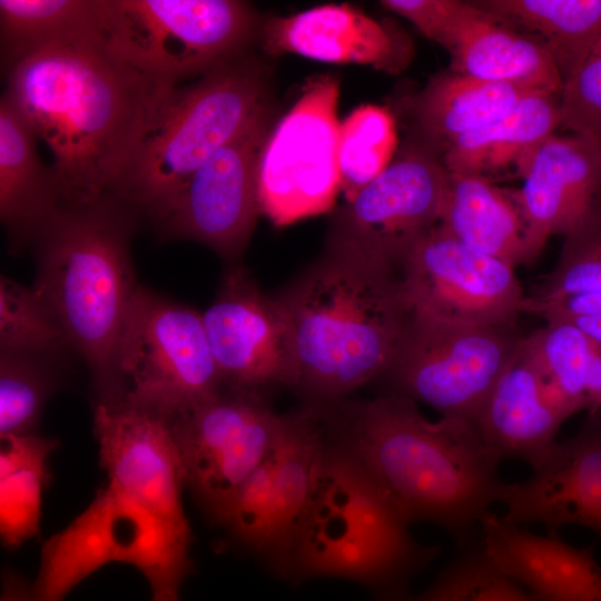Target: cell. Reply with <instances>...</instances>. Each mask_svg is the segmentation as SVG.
Returning a JSON list of instances; mask_svg holds the SVG:
<instances>
[{
    "label": "cell",
    "mask_w": 601,
    "mask_h": 601,
    "mask_svg": "<svg viewBox=\"0 0 601 601\" xmlns=\"http://www.w3.org/2000/svg\"><path fill=\"white\" fill-rule=\"evenodd\" d=\"M176 87L121 60L100 36L20 62L4 95L49 148L62 205L80 206L111 196Z\"/></svg>",
    "instance_id": "6da1fadb"
},
{
    "label": "cell",
    "mask_w": 601,
    "mask_h": 601,
    "mask_svg": "<svg viewBox=\"0 0 601 601\" xmlns=\"http://www.w3.org/2000/svg\"><path fill=\"white\" fill-rule=\"evenodd\" d=\"M339 415L334 442L366 470L408 524L440 525L460 546L474 539L503 482L501 462L471 421H428L415 401L391 393L343 405Z\"/></svg>",
    "instance_id": "7a4b0ae2"
},
{
    "label": "cell",
    "mask_w": 601,
    "mask_h": 601,
    "mask_svg": "<svg viewBox=\"0 0 601 601\" xmlns=\"http://www.w3.org/2000/svg\"><path fill=\"white\" fill-rule=\"evenodd\" d=\"M294 385L334 403L385 374L411 312L398 272L328 253L280 297Z\"/></svg>",
    "instance_id": "3957f363"
},
{
    "label": "cell",
    "mask_w": 601,
    "mask_h": 601,
    "mask_svg": "<svg viewBox=\"0 0 601 601\" xmlns=\"http://www.w3.org/2000/svg\"><path fill=\"white\" fill-rule=\"evenodd\" d=\"M134 211L112 196L61 205L36 234L33 289L85 357L104 393L115 394V353L137 286L129 255Z\"/></svg>",
    "instance_id": "277c9868"
},
{
    "label": "cell",
    "mask_w": 601,
    "mask_h": 601,
    "mask_svg": "<svg viewBox=\"0 0 601 601\" xmlns=\"http://www.w3.org/2000/svg\"><path fill=\"white\" fill-rule=\"evenodd\" d=\"M439 551L414 540L366 470L325 431L293 538L288 578L339 577L396 588Z\"/></svg>",
    "instance_id": "5b68a950"
},
{
    "label": "cell",
    "mask_w": 601,
    "mask_h": 601,
    "mask_svg": "<svg viewBox=\"0 0 601 601\" xmlns=\"http://www.w3.org/2000/svg\"><path fill=\"white\" fill-rule=\"evenodd\" d=\"M260 69L236 56L177 86L147 129L111 196L158 223L193 174L266 112Z\"/></svg>",
    "instance_id": "8992f818"
},
{
    "label": "cell",
    "mask_w": 601,
    "mask_h": 601,
    "mask_svg": "<svg viewBox=\"0 0 601 601\" xmlns=\"http://www.w3.org/2000/svg\"><path fill=\"white\" fill-rule=\"evenodd\" d=\"M115 394L168 421L215 397L223 384L203 316L136 287L115 353Z\"/></svg>",
    "instance_id": "52a82bcc"
},
{
    "label": "cell",
    "mask_w": 601,
    "mask_h": 601,
    "mask_svg": "<svg viewBox=\"0 0 601 601\" xmlns=\"http://www.w3.org/2000/svg\"><path fill=\"white\" fill-rule=\"evenodd\" d=\"M104 40L121 60L178 86L239 56L255 30L236 0H100Z\"/></svg>",
    "instance_id": "ba28073f"
},
{
    "label": "cell",
    "mask_w": 601,
    "mask_h": 601,
    "mask_svg": "<svg viewBox=\"0 0 601 601\" xmlns=\"http://www.w3.org/2000/svg\"><path fill=\"white\" fill-rule=\"evenodd\" d=\"M522 337L515 325H464L411 314L385 372L391 394L472 421Z\"/></svg>",
    "instance_id": "9c48e42d"
},
{
    "label": "cell",
    "mask_w": 601,
    "mask_h": 601,
    "mask_svg": "<svg viewBox=\"0 0 601 601\" xmlns=\"http://www.w3.org/2000/svg\"><path fill=\"white\" fill-rule=\"evenodd\" d=\"M339 82L311 78L265 144L258 201L274 225L285 226L329 211L341 191L338 167Z\"/></svg>",
    "instance_id": "30bf717a"
},
{
    "label": "cell",
    "mask_w": 601,
    "mask_h": 601,
    "mask_svg": "<svg viewBox=\"0 0 601 601\" xmlns=\"http://www.w3.org/2000/svg\"><path fill=\"white\" fill-rule=\"evenodd\" d=\"M449 173L425 144L403 147L339 211L328 253L397 270L407 248L439 224Z\"/></svg>",
    "instance_id": "8fae6325"
},
{
    "label": "cell",
    "mask_w": 601,
    "mask_h": 601,
    "mask_svg": "<svg viewBox=\"0 0 601 601\" xmlns=\"http://www.w3.org/2000/svg\"><path fill=\"white\" fill-rule=\"evenodd\" d=\"M514 269L437 224L404 253L398 277L411 314L454 324L514 326L526 296Z\"/></svg>",
    "instance_id": "7c38bea8"
},
{
    "label": "cell",
    "mask_w": 601,
    "mask_h": 601,
    "mask_svg": "<svg viewBox=\"0 0 601 601\" xmlns=\"http://www.w3.org/2000/svg\"><path fill=\"white\" fill-rule=\"evenodd\" d=\"M324 441L317 406L286 415L276 444L217 520L282 578H288L293 538Z\"/></svg>",
    "instance_id": "4fadbf2b"
},
{
    "label": "cell",
    "mask_w": 601,
    "mask_h": 601,
    "mask_svg": "<svg viewBox=\"0 0 601 601\" xmlns=\"http://www.w3.org/2000/svg\"><path fill=\"white\" fill-rule=\"evenodd\" d=\"M285 420L257 392L231 390L169 421L186 484L215 522L274 447Z\"/></svg>",
    "instance_id": "5bb4252c"
},
{
    "label": "cell",
    "mask_w": 601,
    "mask_h": 601,
    "mask_svg": "<svg viewBox=\"0 0 601 601\" xmlns=\"http://www.w3.org/2000/svg\"><path fill=\"white\" fill-rule=\"evenodd\" d=\"M268 136L266 111L213 154L159 221L162 234L196 240L228 258L239 256L260 213L258 174Z\"/></svg>",
    "instance_id": "9a60e30c"
},
{
    "label": "cell",
    "mask_w": 601,
    "mask_h": 601,
    "mask_svg": "<svg viewBox=\"0 0 601 601\" xmlns=\"http://www.w3.org/2000/svg\"><path fill=\"white\" fill-rule=\"evenodd\" d=\"M223 384L257 392L294 385L288 324L282 303L264 294L249 274L231 268L201 315Z\"/></svg>",
    "instance_id": "2e32d148"
},
{
    "label": "cell",
    "mask_w": 601,
    "mask_h": 601,
    "mask_svg": "<svg viewBox=\"0 0 601 601\" xmlns=\"http://www.w3.org/2000/svg\"><path fill=\"white\" fill-rule=\"evenodd\" d=\"M523 185L509 191L525 227L528 264L554 235L564 238L601 221V138L551 135L518 173Z\"/></svg>",
    "instance_id": "e0dca14e"
},
{
    "label": "cell",
    "mask_w": 601,
    "mask_h": 601,
    "mask_svg": "<svg viewBox=\"0 0 601 601\" xmlns=\"http://www.w3.org/2000/svg\"><path fill=\"white\" fill-rule=\"evenodd\" d=\"M93 430L109 483L190 530L181 500L185 472L170 422L122 402L101 401L95 408Z\"/></svg>",
    "instance_id": "ac0fdd59"
},
{
    "label": "cell",
    "mask_w": 601,
    "mask_h": 601,
    "mask_svg": "<svg viewBox=\"0 0 601 601\" xmlns=\"http://www.w3.org/2000/svg\"><path fill=\"white\" fill-rule=\"evenodd\" d=\"M532 470L523 481L503 482L497 499L505 509L502 520L541 524L548 534L583 526L601 536V412L588 415Z\"/></svg>",
    "instance_id": "d6986e66"
},
{
    "label": "cell",
    "mask_w": 601,
    "mask_h": 601,
    "mask_svg": "<svg viewBox=\"0 0 601 601\" xmlns=\"http://www.w3.org/2000/svg\"><path fill=\"white\" fill-rule=\"evenodd\" d=\"M263 47L270 55L367 65L388 73L401 72L412 58L410 39L347 3L270 19L263 30Z\"/></svg>",
    "instance_id": "ffe728a7"
},
{
    "label": "cell",
    "mask_w": 601,
    "mask_h": 601,
    "mask_svg": "<svg viewBox=\"0 0 601 601\" xmlns=\"http://www.w3.org/2000/svg\"><path fill=\"white\" fill-rule=\"evenodd\" d=\"M569 417L542 381L522 337L471 422L497 461L518 459L534 467L555 446L556 434Z\"/></svg>",
    "instance_id": "44dd1931"
},
{
    "label": "cell",
    "mask_w": 601,
    "mask_h": 601,
    "mask_svg": "<svg viewBox=\"0 0 601 601\" xmlns=\"http://www.w3.org/2000/svg\"><path fill=\"white\" fill-rule=\"evenodd\" d=\"M479 529L487 558L542 601H601V565L593 546L535 534L492 512Z\"/></svg>",
    "instance_id": "7402d4cb"
},
{
    "label": "cell",
    "mask_w": 601,
    "mask_h": 601,
    "mask_svg": "<svg viewBox=\"0 0 601 601\" xmlns=\"http://www.w3.org/2000/svg\"><path fill=\"white\" fill-rule=\"evenodd\" d=\"M115 562L134 565L147 580L151 601H180L191 573V530L179 528L108 483Z\"/></svg>",
    "instance_id": "603a6c76"
},
{
    "label": "cell",
    "mask_w": 601,
    "mask_h": 601,
    "mask_svg": "<svg viewBox=\"0 0 601 601\" xmlns=\"http://www.w3.org/2000/svg\"><path fill=\"white\" fill-rule=\"evenodd\" d=\"M449 53L453 72L561 96L564 80L546 46L487 11L464 29Z\"/></svg>",
    "instance_id": "cb8c5ba5"
},
{
    "label": "cell",
    "mask_w": 601,
    "mask_h": 601,
    "mask_svg": "<svg viewBox=\"0 0 601 601\" xmlns=\"http://www.w3.org/2000/svg\"><path fill=\"white\" fill-rule=\"evenodd\" d=\"M38 139L9 98L0 100V217L13 234H37L62 205L51 165L37 149Z\"/></svg>",
    "instance_id": "d4e9b609"
},
{
    "label": "cell",
    "mask_w": 601,
    "mask_h": 601,
    "mask_svg": "<svg viewBox=\"0 0 601 601\" xmlns=\"http://www.w3.org/2000/svg\"><path fill=\"white\" fill-rule=\"evenodd\" d=\"M538 92L546 91L450 70L433 77L415 96L413 112L424 144L441 155L460 136L500 119Z\"/></svg>",
    "instance_id": "484cf974"
},
{
    "label": "cell",
    "mask_w": 601,
    "mask_h": 601,
    "mask_svg": "<svg viewBox=\"0 0 601 601\" xmlns=\"http://www.w3.org/2000/svg\"><path fill=\"white\" fill-rule=\"evenodd\" d=\"M559 126L560 96L533 93L500 119L456 138L440 157L449 173L486 177L514 166L518 174L533 150Z\"/></svg>",
    "instance_id": "4316f807"
},
{
    "label": "cell",
    "mask_w": 601,
    "mask_h": 601,
    "mask_svg": "<svg viewBox=\"0 0 601 601\" xmlns=\"http://www.w3.org/2000/svg\"><path fill=\"white\" fill-rule=\"evenodd\" d=\"M439 224L480 253L514 268L528 265L521 211L509 190L489 177L449 173Z\"/></svg>",
    "instance_id": "83f0119b"
},
{
    "label": "cell",
    "mask_w": 601,
    "mask_h": 601,
    "mask_svg": "<svg viewBox=\"0 0 601 601\" xmlns=\"http://www.w3.org/2000/svg\"><path fill=\"white\" fill-rule=\"evenodd\" d=\"M100 36V0H0V58L6 75L39 52Z\"/></svg>",
    "instance_id": "f1b7e54d"
},
{
    "label": "cell",
    "mask_w": 601,
    "mask_h": 601,
    "mask_svg": "<svg viewBox=\"0 0 601 601\" xmlns=\"http://www.w3.org/2000/svg\"><path fill=\"white\" fill-rule=\"evenodd\" d=\"M108 487L62 531L42 545L40 566L30 584L35 601H62L87 577L115 562Z\"/></svg>",
    "instance_id": "f546056e"
},
{
    "label": "cell",
    "mask_w": 601,
    "mask_h": 601,
    "mask_svg": "<svg viewBox=\"0 0 601 601\" xmlns=\"http://www.w3.org/2000/svg\"><path fill=\"white\" fill-rule=\"evenodd\" d=\"M0 439V536L6 548L17 549L39 533L47 461L59 443L35 433Z\"/></svg>",
    "instance_id": "4dcf8cb0"
},
{
    "label": "cell",
    "mask_w": 601,
    "mask_h": 601,
    "mask_svg": "<svg viewBox=\"0 0 601 601\" xmlns=\"http://www.w3.org/2000/svg\"><path fill=\"white\" fill-rule=\"evenodd\" d=\"M473 2L508 24L533 31L552 53L563 80L601 37V0Z\"/></svg>",
    "instance_id": "1f68e13d"
},
{
    "label": "cell",
    "mask_w": 601,
    "mask_h": 601,
    "mask_svg": "<svg viewBox=\"0 0 601 601\" xmlns=\"http://www.w3.org/2000/svg\"><path fill=\"white\" fill-rule=\"evenodd\" d=\"M397 135L391 112L375 105L353 110L339 126L341 191L352 201L391 164Z\"/></svg>",
    "instance_id": "d6a6232c"
},
{
    "label": "cell",
    "mask_w": 601,
    "mask_h": 601,
    "mask_svg": "<svg viewBox=\"0 0 601 601\" xmlns=\"http://www.w3.org/2000/svg\"><path fill=\"white\" fill-rule=\"evenodd\" d=\"M523 344L550 393L572 416L587 412L585 382L591 344L575 327L546 322Z\"/></svg>",
    "instance_id": "836d02e7"
},
{
    "label": "cell",
    "mask_w": 601,
    "mask_h": 601,
    "mask_svg": "<svg viewBox=\"0 0 601 601\" xmlns=\"http://www.w3.org/2000/svg\"><path fill=\"white\" fill-rule=\"evenodd\" d=\"M461 548L426 590L405 601H542L487 558L480 536Z\"/></svg>",
    "instance_id": "e575fe53"
},
{
    "label": "cell",
    "mask_w": 601,
    "mask_h": 601,
    "mask_svg": "<svg viewBox=\"0 0 601 601\" xmlns=\"http://www.w3.org/2000/svg\"><path fill=\"white\" fill-rule=\"evenodd\" d=\"M68 338L55 314L36 293L0 278L1 352L39 355L59 351Z\"/></svg>",
    "instance_id": "d590c367"
},
{
    "label": "cell",
    "mask_w": 601,
    "mask_h": 601,
    "mask_svg": "<svg viewBox=\"0 0 601 601\" xmlns=\"http://www.w3.org/2000/svg\"><path fill=\"white\" fill-rule=\"evenodd\" d=\"M33 355L1 352L0 437L33 433L52 390L51 381Z\"/></svg>",
    "instance_id": "8d00e7d4"
},
{
    "label": "cell",
    "mask_w": 601,
    "mask_h": 601,
    "mask_svg": "<svg viewBox=\"0 0 601 601\" xmlns=\"http://www.w3.org/2000/svg\"><path fill=\"white\" fill-rule=\"evenodd\" d=\"M601 292V221L564 238L555 267L525 296L546 302Z\"/></svg>",
    "instance_id": "74e56055"
},
{
    "label": "cell",
    "mask_w": 601,
    "mask_h": 601,
    "mask_svg": "<svg viewBox=\"0 0 601 601\" xmlns=\"http://www.w3.org/2000/svg\"><path fill=\"white\" fill-rule=\"evenodd\" d=\"M561 127L601 138V37L564 80Z\"/></svg>",
    "instance_id": "f35d334b"
},
{
    "label": "cell",
    "mask_w": 601,
    "mask_h": 601,
    "mask_svg": "<svg viewBox=\"0 0 601 601\" xmlns=\"http://www.w3.org/2000/svg\"><path fill=\"white\" fill-rule=\"evenodd\" d=\"M380 3L412 22L447 52L454 48L464 29L484 12L473 1L383 0Z\"/></svg>",
    "instance_id": "ab89813d"
},
{
    "label": "cell",
    "mask_w": 601,
    "mask_h": 601,
    "mask_svg": "<svg viewBox=\"0 0 601 601\" xmlns=\"http://www.w3.org/2000/svg\"><path fill=\"white\" fill-rule=\"evenodd\" d=\"M523 312L538 315L545 322L572 314H601V292L572 295L546 302L524 299Z\"/></svg>",
    "instance_id": "60d3db41"
},
{
    "label": "cell",
    "mask_w": 601,
    "mask_h": 601,
    "mask_svg": "<svg viewBox=\"0 0 601 601\" xmlns=\"http://www.w3.org/2000/svg\"><path fill=\"white\" fill-rule=\"evenodd\" d=\"M590 344L591 351L585 382L588 415L601 412V348L594 346L591 342Z\"/></svg>",
    "instance_id": "b9f144b4"
},
{
    "label": "cell",
    "mask_w": 601,
    "mask_h": 601,
    "mask_svg": "<svg viewBox=\"0 0 601 601\" xmlns=\"http://www.w3.org/2000/svg\"><path fill=\"white\" fill-rule=\"evenodd\" d=\"M548 322L568 323L580 331L594 346L601 348V314H572Z\"/></svg>",
    "instance_id": "7bdbcfd3"
},
{
    "label": "cell",
    "mask_w": 601,
    "mask_h": 601,
    "mask_svg": "<svg viewBox=\"0 0 601 601\" xmlns=\"http://www.w3.org/2000/svg\"><path fill=\"white\" fill-rule=\"evenodd\" d=\"M0 601H35L30 584L19 574L7 571L2 579Z\"/></svg>",
    "instance_id": "ee69618b"
}]
</instances>
